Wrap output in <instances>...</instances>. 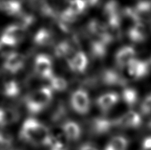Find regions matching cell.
Here are the masks:
<instances>
[{"label":"cell","mask_w":151,"mask_h":150,"mask_svg":"<svg viewBox=\"0 0 151 150\" xmlns=\"http://www.w3.org/2000/svg\"><path fill=\"white\" fill-rule=\"evenodd\" d=\"M20 137L25 142L34 146L48 147L52 140V135L46 125L35 119L29 118L22 124Z\"/></svg>","instance_id":"cell-1"},{"label":"cell","mask_w":151,"mask_h":150,"mask_svg":"<svg viewBox=\"0 0 151 150\" xmlns=\"http://www.w3.org/2000/svg\"><path fill=\"white\" fill-rule=\"evenodd\" d=\"M52 99V90L50 87H42L27 96L25 105L31 113H38L44 110Z\"/></svg>","instance_id":"cell-2"},{"label":"cell","mask_w":151,"mask_h":150,"mask_svg":"<svg viewBox=\"0 0 151 150\" xmlns=\"http://www.w3.org/2000/svg\"><path fill=\"white\" fill-rule=\"evenodd\" d=\"M26 29L19 24L7 26L0 37V44L2 46L12 47L20 43L25 36Z\"/></svg>","instance_id":"cell-3"},{"label":"cell","mask_w":151,"mask_h":150,"mask_svg":"<svg viewBox=\"0 0 151 150\" xmlns=\"http://www.w3.org/2000/svg\"><path fill=\"white\" fill-rule=\"evenodd\" d=\"M71 105L73 110L79 114H86L90 110L91 101L88 94L83 89H78L71 96Z\"/></svg>","instance_id":"cell-4"},{"label":"cell","mask_w":151,"mask_h":150,"mask_svg":"<svg viewBox=\"0 0 151 150\" xmlns=\"http://www.w3.org/2000/svg\"><path fill=\"white\" fill-rule=\"evenodd\" d=\"M141 115L134 110H130L121 115L114 120L115 126L122 129H133L137 128L142 124Z\"/></svg>","instance_id":"cell-5"},{"label":"cell","mask_w":151,"mask_h":150,"mask_svg":"<svg viewBox=\"0 0 151 150\" xmlns=\"http://www.w3.org/2000/svg\"><path fill=\"white\" fill-rule=\"evenodd\" d=\"M34 69L40 77L49 79L53 76V63L51 58L46 54H39L34 62Z\"/></svg>","instance_id":"cell-6"},{"label":"cell","mask_w":151,"mask_h":150,"mask_svg":"<svg viewBox=\"0 0 151 150\" xmlns=\"http://www.w3.org/2000/svg\"><path fill=\"white\" fill-rule=\"evenodd\" d=\"M26 62V57L19 52L7 53L3 62V69L7 72L14 74L23 69Z\"/></svg>","instance_id":"cell-7"},{"label":"cell","mask_w":151,"mask_h":150,"mask_svg":"<svg viewBox=\"0 0 151 150\" xmlns=\"http://www.w3.org/2000/svg\"><path fill=\"white\" fill-rule=\"evenodd\" d=\"M88 60L86 54L82 51H77L70 54L68 58V66L69 69L76 73H83L88 66Z\"/></svg>","instance_id":"cell-8"},{"label":"cell","mask_w":151,"mask_h":150,"mask_svg":"<svg viewBox=\"0 0 151 150\" xmlns=\"http://www.w3.org/2000/svg\"><path fill=\"white\" fill-rule=\"evenodd\" d=\"M128 73L134 79H139L145 77L148 74L149 64L145 60L135 58L127 66Z\"/></svg>","instance_id":"cell-9"},{"label":"cell","mask_w":151,"mask_h":150,"mask_svg":"<svg viewBox=\"0 0 151 150\" xmlns=\"http://www.w3.org/2000/svg\"><path fill=\"white\" fill-rule=\"evenodd\" d=\"M136 51L132 46H125L119 49L115 55V62L118 67L127 68V66L136 58Z\"/></svg>","instance_id":"cell-10"},{"label":"cell","mask_w":151,"mask_h":150,"mask_svg":"<svg viewBox=\"0 0 151 150\" xmlns=\"http://www.w3.org/2000/svg\"><path fill=\"white\" fill-rule=\"evenodd\" d=\"M119 100V96L116 93L109 92L102 94L97 99V105L101 111H109L113 108Z\"/></svg>","instance_id":"cell-11"},{"label":"cell","mask_w":151,"mask_h":150,"mask_svg":"<svg viewBox=\"0 0 151 150\" xmlns=\"http://www.w3.org/2000/svg\"><path fill=\"white\" fill-rule=\"evenodd\" d=\"M62 132L66 140L72 141H78L81 136V128L77 122L67 121L62 126Z\"/></svg>","instance_id":"cell-12"},{"label":"cell","mask_w":151,"mask_h":150,"mask_svg":"<svg viewBox=\"0 0 151 150\" xmlns=\"http://www.w3.org/2000/svg\"><path fill=\"white\" fill-rule=\"evenodd\" d=\"M128 35L133 42H143L145 41L147 38V31H146L145 26L142 22H137V23L134 24L129 28Z\"/></svg>","instance_id":"cell-13"},{"label":"cell","mask_w":151,"mask_h":150,"mask_svg":"<svg viewBox=\"0 0 151 150\" xmlns=\"http://www.w3.org/2000/svg\"><path fill=\"white\" fill-rule=\"evenodd\" d=\"M0 9L10 16H20L23 10L22 4L18 0H1Z\"/></svg>","instance_id":"cell-14"},{"label":"cell","mask_w":151,"mask_h":150,"mask_svg":"<svg viewBox=\"0 0 151 150\" xmlns=\"http://www.w3.org/2000/svg\"><path fill=\"white\" fill-rule=\"evenodd\" d=\"M103 82L109 85H122L125 84V79L123 76L115 70L108 69L102 75Z\"/></svg>","instance_id":"cell-15"},{"label":"cell","mask_w":151,"mask_h":150,"mask_svg":"<svg viewBox=\"0 0 151 150\" xmlns=\"http://www.w3.org/2000/svg\"><path fill=\"white\" fill-rule=\"evenodd\" d=\"M113 126H115L114 121L104 118L95 119L92 122V130L96 134H105L111 130Z\"/></svg>","instance_id":"cell-16"},{"label":"cell","mask_w":151,"mask_h":150,"mask_svg":"<svg viewBox=\"0 0 151 150\" xmlns=\"http://www.w3.org/2000/svg\"><path fill=\"white\" fill-rule=\"evenodd\" d=\"M33 41L35 44H36L38 46H47L52 43V34L49 29L42 28L35 33Z\"/></svg>","instance_id":"cell-17"},{"label":"cell","mask_w":151,"mask_h":150,"mask_svg":"<svg viewBox=\"0 0 151 150\" xmlns=\"http://www.w3.org/2000/svg\"><path fill=\"white\" fill-rule=\"evenodd\" d=\"M19 119L17 111L10 108H0V126H7L16 122Z\"/></svg>","instance_id":"cell-18"},{"label":"cell","mask_w":151,"mask_h":150,"mask_svg":"<svg viewBox=\"0 0 151 150\" xmlns=\"http://www.w3.org/2000/svg\"><path fill=\"white\" fill-rule=\"evenodd\" d=\"M108 44L97 38H94L91 44V52L94 58H103L107 51Z\"/></svg>","instance_id":"cell-19"},{"label":"cell","mask_w":151,"mask_h":150,"mask_svg":"<svg viewBox=\"0 0 151 150\" xmlns=\"http://www.w3.org/2000/svg\"><path fill=\"white\" fill-rule=\"evenodd\" d=\"M128 145V140L125 137L116 135L109 141L104 150H127Z\"/></svg>","instance_id":"cell-20"},{"label":"cell","mask_w":151,"mask_h":150,"mask_svg":"<svg viewBox=\"0 0 151 150\" xmlns=\"http://www.w3.org/2000/svg\"><path fill=\"white\" fill-rule=\"evenodd\" d=\"M21 91L20 85L19 82L15 80L7 81L4 83L3 88V94L7 97L13 98L19 94Z\"/></svg>","instance_id":"cell-21"},{"label":"cell","mask_w":151,"mask_h":150,"mask_svg":"<svg viewBox=\"0 0 151 150\" xmlns=\"http://www.w3.org/2000/svg\"><path fill=\"white\" fill-rule=\"evenodd\" d=\"M50 82V88L56 91H63L67 88V81L60 76H52L48 79Z\"/></svg>","instance_id":"cell-22"},{"label":"cell","mask_w":151,"mask_h":150,"mask_svg":"<svg viewBox=\"0 0 151 150\" xmlns=\"http://www.w3.org/2000/svg\"><path fill=\"white\" fill-rule=\"evenodd\" d=\"M87 3L86 0H70L69 1L67 8L71 13L76 16L81 14L85 11L87 7Z\"/></svg>","instance_id":"cell-23"},{"label":"cell","mask_w":151,"mask_h":150,"mask_svg":"<svg viewBox=\"0 0 151 150\" xmlns=\"http://www.w3.org/2000/svg\"><path fill=\"white\" fill-rule=\"evenodd\" d=\"M122 98L128 106H134L138 101V94L134 88H126L122 92Z\"/></svg>","instance_id":"cell-24"},{"label":"cell","mask_w":151,"mask_h":150,"mask_svg":"<svg viewBox=\"0 0 151 150\" xmlns=\"http://www.w3.org/2000/svg\"><path fill=\"white\" fill-rule=\"evenodd\" d=\"M71 51H72V46L68 43V41L60 42L58 45H56L54 50L55 55L58 58L70 55Z\"/></svg>","instance_id":"cell-25"},{"label":"cell","mask_w":151,"mask_h":150,"mask_svg":"<svg viewBox=\"0 0 151 150\" xmlns=\"http://www.w3.org/2000/svg\"><path fill=\"white\" fill-rule=\"evenodd\" d=\"M13 144V138L7 132H0V150H7Z\"/></svg>","instance_id":"cell-26"},{"label":"cell","mask_w":151,"mask_h":150,"mask_svg":"<svg viewBox=\"0 0 151 150\" xmlns=\"http://www.w3.org/2000/svg\"><path fill=\"white\" fill-rule=\"evenodd\" d=\"M50 150H68V146L61 138H56L52 135V140L49 146Z\"/></svg>","instance_id":"cell-27"},{"label":"cell","mask_w":151,"mask_h":150,"mask_svg":"<svg viewBox=\"0 0 151 150\" xmlns=\"http://www.w3.org/2000/svg\"><path fill=\"white\" fill-rule=\"evenodd\" d=\"M140 110L144 115L150 114L151 113V93L142 101L140 106Z\"/></svg>","instance_id":"cell-28"},{"label":"cell","mask_w":151,"mask_h":150,"mask_svg":"<svg viewBox=\"0 0 151 150\" xmlns=\"http://www.w3.org/2000/svg\"><path fill=\"white\" fill-rule=\"evenodd\" d=\"M141 150H151V136L147 137L143 141Z\"/></svg>","instance_id":"cell-29"},{"label":"cell","mask_w":151,"mask_h":150,"mask_svg":"<svg viewBox=\"0 0 151 150\" xmlns=\"http://www.w3.org/2000/svg\"><path fill=\"white\" fill-rule=\"evenodd\" d=\"M80 150H98L96 147H94V146L91 145V144H83L81 146Z\"/></svg>","instance_id":"cell-30"},{"label":"cell","mask_w":151,"mask_h":150,"mask_svg":"<svg viewBox=\"0 0 151 150\" xmlns=\"http://www.w3.org/2000/svg\"><path fill=\"white\" fill-rule=\"evenodd\" d=\"M148 127H149V129H150L151 130V121L150 122H149V124H148Z\"/></svg>","instance_id":"cell-31"},{"label":"cell","mask_w":151,"mask_h":150,"mask_svg":"<svg viewBox=\"0 0 151 150\" xmlns=\"http://www.w3.org/2000/svg\"><path fill=\"white\" fill-rule=\"evenodd\" d=\"M1 0H0V2H1Z\"/></svg>","instance_id":"cell-32"}]
</instances>
